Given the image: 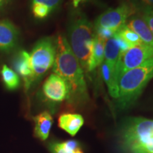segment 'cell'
<instances>
[{"label":"cell","mask_w":153,"mask_h":153,"mask_svg":"<svg viewBox=\"0 0 153 153\" xmlns=\"http://www.w3.org/2000/svg\"><path fill=\"white\" fill-rule=\"evenodd\" d=\"M55 43L56 55L53 66V72L63 78L70 86L69 103L74 105L85 104L89 99V94L84 70L65 36L59 34L55 39Z\"/></svg>","instance_id":"6da1fadb"},{"label":"cell","mask_w":153,"mask_h":153,"mask_svg":"<svg viewBox=\"0 0 153 153\" xmlns=\"http://www.w3.org/2000/svg\"><path fill=\"white\" fill-rule=\"evenodd\" d=\"M153 77V57L140 66L124 72L118 80L116 106L120 110L131 107Z\"/></svg>","instance_id":"7a4b0ae2"},{"label":"cell","mask_w":153,"mask_h":153,"mask_svg":"<svg viewBox=\"0 0 153 153\" xmlns=\"http://www.w3.org/2000/svg\"><path fill=\"white\" fill-rule=\"evenodd\" d=\"M93 27L85 13L80 10H73L68 25V43L85 72H87L93 46Z\"/></svg>","instance_id":"3957f363"},{"label":"cell","mask_w":153,"mask_h":153,"mask_svg":"<svg viewBox=\"0 0 153 153\" xmlns=\"http://www.w3.org/2000/svg\"><path fill=\"white\" fill-rule=\"evenodd\" d=\"M120 143L128 153H153V120L128 118L120 128Z\"/></svg>","instance_id":"277c9868"},{"label":"cell","mask_w":153,"mask_h":153,"mask_svg":"<svg viewBox=\"0 0 153 153\" xmlns=\"http://www.w3.org/2000/svg\"><path fill=\"white\" fill-rule=\"evenodd\" d=\"M56 55L55 40L44 37L35 44L30 53L32 74L30 87L38 82L54 65Z\"/></svg>","instance_id":"5b68a950"},{"label":"cell","mask_w":153,"mask_h":153,"mask_svg":"<svg viewBox=\"0 0 153 153\" xmlns=\"http://www.w3.org/2000/svg\"><path fill=\"white\" fill-rule=\"evenodd\" d=\"M153 57V47L146 44H140L130 48L120 54L115 67L116 81L124 72L140 66L147 60Z\"/></svg>","instance_id":"8992f818"},{"label":"cell","mask_w":153,"mask_h":153,"mask_svg":"<svg viewBox=\"0 0 153 153\" xmlns=\"http://www.w3.org/2000/svg\"><path fill=\"white\" fill-rule=\"evenodd\" d=\"M135 11L130 3H123L116 8L108 9L96 19L94 28H105L117 31Z\"/></svg>","instance_id":"52a82bcc"},{"label":"cell","mask_w":153,"mask_h":153,"mask_svg":"<svg viewBox=\"0 0 153 153\" xmlns=\"http://www.w3.org/2000/svg\"><path fill=\"white\" fill-rule=\"evenodd\" d=\"M42 93L44 98L50 102L61 103L70 101V86L65 80L55 73L51 74L44 82Z\"/></svg>","instance_id":"ba28073f"},{"label":"cell","mask_w":153,"mask_h":153,"mask_svg":"<svg viewBox=\"0 0 153 153\" xmlns=\"http://www.w3.org/2000/svg\"><path fill=\"white\" fill-rule=\"evenodd\" d=\"M19 31L12 23L0 21V52L9 53L17 46Z\"/></svg>","instance_id":"9c48e42d"},{"label":"cell","mask_w":153,"mask_h":153,"mask_svg":"<svg viewBox=\"0 0 153 153\" xmlns=\"http://www.w3.org/2000/svg\"><path fill=\"white\" fill-rule=\"evenodd\" d=\"M13 65L15 72L24 79L25 88L28 90L30 88V80L32 74L29 53L26 51H19L14 57Z\"/></svg>","instance_id":"30bf717a"},{"label":"cell","mask_w":153,"mask_h":153,"mask_svg":"<svg viewBox=\"0 0 153 153\" xmlns=\"http://www.w3.org/2000/svg\"><path fill=\"white\" fill-rule=\"evenodd\" d=\"M126 25L138 35L143 43L153 47V35L140 14L130 17Z\"/></svg>","instance_id":"8fae6325"},{"label":"cell","mask_w":153,"mask_h":153,"mask_svg":"<svg viewBox=\"0 0 153 153\" xmlns=\"http://www.w3.org/2000/svg\"><path fill=\"white\" fill-rule=\"evenodd\" d=\"M34 135L42 141H45L49 137L50 132L53 123L51 114L43 111L33 117Z\"/></svg>","instance_id":"7c38bea8"},{"label":"cell","mask_w":153,"mask_h":153,"mask_svg":"<svg viewBox=\"0 0 153 153\" xmlns=\"http://www.w3.org/2000/svg\"><path fill=\"white\" fill-rule=\"evenodd\" d=\"M85 123L82 115L77 114H63L58 118V126L72 136H74Z\"/></svg>","instance_id":"4fadbf2b"},{"label":"cell","mask_w":153,"mask_h":153,"mask_svg":"<svg viewBox=\"0 0 153 153\" xmlns=\"http://www.w3.org/2000/svg\"><path fill=\"white\" fill-rule=\"evenodd\" d=\"M105 41L94 34L93 39V46L91 49L90 58L88 64L87 72H91L97 67L100 66L104 60Z\"/></svg>","instance_id":"5bb4252c"},{"label":"cell","mask_w":153,"mask_h":153,"mask_svg":"<svg viewBox=\"0 0 153 153\" xmlns=\"http://www.w3.org/2000/svg\"><path fill=\"white\" fill-rule=\"evenodd\" d=\"M101 72L111 97L116 99L118 97V89L117 81L115 77V66L104 61L101 65Z\"/></svg>","instance_id":"9a60e30c"},{"label":"cell","mask_w":153,"mask_h":153,"mask_svg":"<svg viewBox=\"0 0 153 153\" xmlns=\"http://www.w3.org/2000/svg\"><path fill=\"white\" fill-rule=\"evenodd\" d=\"M121 54L120 48L116 35L105 41L104 45V60L116 67V62Z\"/></svg>","instance_id":"2e32d148"},{"label":"cell","mask_w":153,"mask_h":153,"mask_svg":"<svg viewBox=\"0 0 153 153\" xmlns=\"http://www.w3.org/2000/svg\"><path fill=\"white\" fill-rule=\"evenodd\" d=\"M48 148L51 153H83L79 143L76 140L54 141L49 143Z\"/></svg>","instance_id":"e0dca14e"},{"label":"cell","mask_w":153,"mask_h":153,"mask_svg":"<svg viewBox=\"0 0 153 153\" xmlns=\"http://www.w3.org/2000/svg\"><path fill=\"white\" fill-rule=\"evenodd\" d=\"M1 76L5 87L9 90H14L19 87L20 79L19 74L8 66L3 65L1 70Z\"/></svg>","instance_id":"ac0fdd59"},{"label":"cell","mask_w":153,"mask_h":153,"mask_svg":"<svg viewBox=\"0 0 153 153\" xmlns=\"http://www.w3.org/2000/svg\"><path fill=\"white\" fill-rule=\"evenodd\" d=\"M116 33L126 43H127L131 47H133L135 45L143 44V41L137 35L133 30L128 27L126 25H123L118 29Z\"/></svg>","instance_id":"d6986e66"},{"label":"cell","mask_w":153,"mask_h":153,"mask_svg":"<svg viewBox=\"0 0 153 153\" xmlns=\"http://www.w3.org/2000/svg\"><path fill=\"white\" fill-rule=\"evenodd\" d=\"M130 4L140 13L153 12V0H131Z\"/></svg>","instance_id":"ffe728a7"},{"label":"cell","mask_w":153,"mask_h":153,"mask_svg":"<svg viewBox=\"0 0 153 153\" xmlns=\"http://www.w3.org/2000/svg\"><path fill=\"white\" fill-rule=\"evenodd\" d=\"M63 0H31V5L41 4L45 6L52 14L62 4Z\"/></svg>","instance_id":"44dd1931"},{"label":"cell","mask_w":153,"mask_h":153,"mask_svg":"<svg viewBox=\"0 0 153 153\" xmlns=\"http://www.w3.org/2000/svg\"><path fill=\"white\" fill-rule=\"evenodd\" d=\"M32 13L36 19H43L47 18L51 14V11L45 6L41 4L31 5Z\"/></svg>","instance_id":"7402d4cb"},{"label":"cell","mask_w":153,"mask_h":153,"mask_svg":"<svg viewBox=\"0 0 153 153\" xmlns=\"http://www.w3.org/2000/svg\"><path fill=\"white\" fill-rule=\"evenodd\" d=\"M141 16L148 24L149 28L153 35V12H144L141 13Z\"/></svg>","instance_id":"603a6c76"},{"label":"cell","mask_w":153,"mask_h":153,"mask_svg":"<svg viewBox=\"0 0 153 153\" xmlns=\"http://www.w3.org/2000/svg\"><path fill=\"white\" fill-rule=\"evenodd\" d=\"M91 0H71L70 3L73 10H80V7L90 2Z\"/></svg>","instance_id":"cb8c5ba5"},{"label":"cell","mask_w":153,"mask_h":153,"mask_svg":"<svg viewBox=\"0 0 153 153\" xmlns=\"http://www.w3.org/2000/svg\"><path fill=\"white\" fill-rule=\"evenodd\" d=\"M10 0H0V9L4 8Z\"/></svg>","instance_id":"d4e9b609"}]
</instances>
